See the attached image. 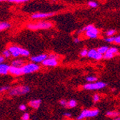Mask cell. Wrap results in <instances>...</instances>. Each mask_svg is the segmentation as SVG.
I'll list each match as a JSON object with an SVG mask.
<instances>
[{
  "instance_id": "6da1fadb",
  "label": "cell",
  "mask_w": 120,
  "mask_h": 120,
  "mask_svg": "<svg viewBox=\"0 0 120 120\" xmlns=\"http://www.w3.org/2000/svg\"><path fill=\"white\" fill-rule=\"evenodd\" d=\"M8 50H9L11 55L13 56L14 58H18L20 55L23 57H28L30 55L29 50L17 46H11L9 47Z\"/></svg>"
},
{
  "instance_id": "7a4b0ae2",
  "label": "cell",
  "mask_w": 120,
  "mask_h": 120,
  "mask_svg": "<svg viewBox=\"0 0 120 120\" xmlns=\"http://www.w3.org/2000/svg\"><path fill=\"white\" fill-rule=\"evenodd\" d=\"M52 27V23L49 21H39L34 23H29L26 27L32 30H37V29H47Z\"/></svg>"
},
{
  "instance_id": "3957f363",
  "label": "cell",
  "mask_w": 120,
  "mask_h": 120,
  "mask_svg": "<svg viewBox=\"0 0 120 120\" xmlns=\"http://www.w3.org/2000/svg\"><path fill=\"white\" fill-rule=\"evenodd\" d=\"M30 91V88L27 86H17L12 88L9 90V94L11 96H22L29 93Z\"/></svg>"
},
{
  "instance_id": "277c9868",
  "label": "cell",
  "mask_w": 120,
  "mask_h": 120,
  "mask_svg": "<svg viewBox=\"0 0 120 120\" xmlns=\"http://www.w3.org/2000/svg\"><path fill=\"white\" fill-rule=\"evenodd\" d=\"M84 31H85V35L89 38L95 39L98 37L99 30L94 26L92 25L86 26L85 27L82 28L80 30V32H84Z\"/></svg>"
},
{
  "instance_id": "5b68a950",
  "label": "cell",
  "mask_w": 120,
  "mask_h": 120,
  "mask_svg": "<svg viewBox=\"0 0 120 120\" xmlns=\"http://www.w3.org/2000/svg\"><path fill=\"white\" fill-rule=\"evenodd\" d=\"M40 68L38 64L34 63H25V65L22 68L23 74H29L37 72Z\"/></svg>"
},
{
  "instance_id": "8992f818",
  "label": "cell",
  "mask_w": 120,
  "mask_h": 120,
  "mask_svg": "<svg viewBox=\"0 0 120 120\" xmlns=\"http://www.w3.org/2000/svg\"><path fill=\"white\" fill-rule=\"evenodd\" d=\"M99 112V110L97 109H91V110H88V109L83 110L81 112V114L78 116L77 120H82V119H84V118H87V117H94L98 115Z\"/></svg>"
},
{
  "instance_id": "52a82bcc",
  "label": "cell",
  "mask_w": 120,
  "mask_h": 120,
  "mask_svg": "<svg viewBox=\"0 0 120 120\" xmlns=\"http://www.w3.org/2000/svg\"><path fill=\"white\" fill-rule=\"evenodd\" d=\"M106 86V83L101 82V81H97L94 83H89L84 86V88L86 90H98L103 88Z\"/></svg>"
},
{
  "instance_id": "ba28073f",
  "label": "cell",
  "mask_w": 120,
  "mask_h": 120,
  "mask_svg": "<svg viewBox=\"0 0 120 120\" xmlns=\"http://www.w3.org/2000/svg\"><path fill=\"white\" fill-rule=\"evenodd\" d=\"M55 14V12H37L34 14H32L31 15V17L34 20H39V19H44L47 17H52Z\"/></svg>"
},
{
  "instance_id": "9c48e42d",
  "label": "cell",
  "mask_w": 120,
  "mask_h": 120,
  "mask_svg": "<svg viewBox=\"0 0 120 120\" xmlns=\"http://www.w3.org/2000/svg\"><path fill=\"white\" fill-rule=\"evenodd\" d=\"M47 58H48L47 55L41 54V55H35V56H32L30 59H31L32 63L38 64V63H42Z\"/></svg>"
},
{
  "instance_id": "30bf717a",
  "label": "cell",
  "mask_w": 120,
  "mask_h": 120,
  "mask_svg": "<svg viewBox=\"0 0 120 120\" xmlns=\"http://www.w3.org/2000/svg\"><path fill=\"white\" fill-rule=\"evenodd\" d=\"M87 57L90 58H93L94 60H101L103 58V55L100 54L97 50L95 49H91L88 50V54H87Z\"/></svg>"
},
{
  "instance_id": "8fae6325",
  "label": "cell",
  "mask_w": 120,
  "mask_h": 120,
  "mask_svg": "<svg viewBox=\"0 0 120 120\" xmlns=\"http://www.w3.org/2000/svg\"><path fill=\"white\" fill-rule=\"evenodd\" d=\"M44 66H48V67H55L58 65V61L56 59L47 58L45 61L42 63Z\"/></svg>"
},
{
  "instance_id": "7c38bea8",
  "label": "cell",
  "mask_w": 120,
  "mask_h": 120,
  "mask_svg": "<svg viewBox=\"0 0 120 120\" xmlns=\"http://www.w3.org/2000/svg\"><path fill=\"white\" fill-rule=\"evenodd\" d=\"M117 52H118L117 48H116L114 47L110 48H109L107 52L103 55V58L104 59H111V58H112L114 57V55L115 53H116Z\"/></svg>"
},
{
  "instance_id": "4fadbf2b",
  "label": "cell",
  "mask_w": 120,
  "mask_h": 120,
  "mask_svg": "<svg viewBox=\"0 0 120 120\" xmlns=\"http://www.w3.org/2000/svg\"><path fill=\"white\" fill-rule=\"evenodd\" d=\"M9 73H11V75H13V76H19L23 74L22 68H17V67H14V66H11L9 68Z\"/></svg>"
},
{
  "instance_id": "5bb4252c",
  "label": "cell",
  "mask_w": 120,
  "mask_h": 120,
  "mask_svg": "<svg viewBox=\"0 0 120 120\" xmlns=\"http://www.w3.org/2000/svg\"><path fill=\"white\" fill-rule=\"evenodd\" d=\"M10 66L5 63L0 64V75H6L9 71Z\"/></svg>"
},
{
  "instance_id": "9a60e30c",
  "label": "cell",
  "mask_w": 120,
  "mask_h": 120,
  "mask_svg": "<svg viewBox=\"0 0 120 120\" xmlns=\"http://www.w3.org/2000/svg\"><path fill=\"white\" fill-rule=\"evenodd\" d=\"M25 65V61L21 59L14 60L11 63V66L17 67V68H22Z\"/></svg>"
},
{
  "instance_id": "2e32d148",
  "label": "cell",
  "mask_w": 120,
  "mask_h": 120,
  "mask_svg": "<svg viewBox=\"0 0 120 120\" xmlns=\"http://www.w3.org/2000/svg\"><path fill=\"white\" fill-rule=\"evenodd\" d=\"M41 104V100L39 99H35V100H32L31 101H29V107H31L33 109H38L40 107Z\"/></svg>"
},
{
  "instance_id": "e0dca14e",
  "label": "cell",
  "mask_w": 120,
  "mask_h": 120,
  "mask_svg": "<svg viewBox=\"0 0 120 120\" xmlns=\"http://www.w3.org/2000/svg\"><path fill=\"white\" fill-rule=\"evenodd\" d=\"M11 27V25L7 22H0V31L9 29Z\"/></svg>"
},
{
  "instance_id": "ac0fdd59",
  "label": "cell",
  "mask_w": 120,
  "mask_h": 120,
  "mask_svg": "<svg viewBox=\"0 0 120 120\" xmlns=\"http://www.w3.org/2000/svg\"><path fill=\"white\" fill-rule=\"evenodd\" d=\"M109 50V48L107 46H102V47H100L97 50L101 55H104L105 53H106L107 52V50Z\"/></svg>"
},
{
  "instance_id": "d6986e66",
  "label": "cell",
  "mask_w": 120,
  "mask_h": 120,
  "mask_svg": "<svg viewBox=\"0 0 120 120\" xmlns=\"http://www.w3.org/2000/svg\"><path fill=\"white\" fill-rule=\"evenodd\" d=\"M77 103L75 100H70L69 101H68V104L67 107H70V108H74L75 107H77Z\"/></svg>"
},
{
  "instance_id": "ffe728a7",
  "label": "cell",
  "mask_w": 120,
  "mask_h": 120,
  "mask_svg": "<svg viewBox=\"0 0 120 120\" xmlns=\"http://www.w3.org/2000/svg\"><path fill=\"white\" fill-rule=\"evenodd\" d=\"M107 115L111 117H115L116 118L118 116H119V113L117 112H108L107 113Z\"/></svg>"
},
{
  "instance_id": "44dd1931",
  "label": "cell",
  "mask_w": 120,
  "mask_h": 120,
  "mask_svg": "<svg viewBox=\"0 0 120 120\" xmlns=\"http://www.w3.org/2000/svg\"><path fill=\"white\" fill-rule=\"evenodd\" d=\"M86 80L89 83H94V82H96V81L97 80V78L96 76H88L86 77Z\"/></svg>"
},
{
  "instance_id": "7402d4cb",
  "label": "cell",
  "mask_w": 120,
  "mask_h": 120,
  "mask_svg": "<svg viewBox=\"0 0 120 120\" xmlns=\"http://www.w3.org/2000/svg\"><path fill=\"white\" fill-rule=\"evenodd\" d=\"M2 56L5 58H9L11 56V53L9 52V50L8 49L4 50L2 53Z\"/></svg>"
},
{
  "instance_id": "603a6c76",
  "label": "cell",
  "mask_w": 120,
  "mask_h": 120,
  "mask_svg": "<svg viewBox=\"0 0 120 120\" xmlns=\"http://www.w3.org/2000/svg\"><path fill=\"white\" fill-rule=\"evenodd\" d=\"M115 33V30L114 29H109V30H108L107 33H106V35L109 37H113V35Z\"/></svg>"
},
{
  "instance_id": "cb8c5ba5",
  "label": "cell",
  "mask_w": 120,
  "mask_h": 120,
  "mask_svg": "<svg viewBox=\"0 0 120 120\" xmlns=\"http://www.w3.org/2000/svg\"><path fill=\"white\" fill-rule=\"evenodd\" d=\"M30 115L29 113H24L22 116V120H29Z\"/></svg>"
},
{
  "instance_id": "d4e9b609",
  "label": "cell",
  "mask_w": 120,
  "mask_h": 120,
  "mask_svg": "<svg viewBox=\"0 0 120 120\" xmlns=\"http://www.w3.org/2000/svg\"><path fill=\"white\" fill-rule=\"evenodd\" d=\"M11 3H16V4H19V3H24L26 1V0H10L9 1Z\"/></svg>"
},
{
  "instance_id": "484cf974",
  "label": "cell",
  "mask_w": 120,
  "mask_h": 120,
  "mask_svg": "<svg viewBox=\"0 0 120 120\" xmlns=\"http://www.w3.org/2000/svg\"><path fill=\"white\" fill-rule=\"evenodd\" d=\"M88 5L90 7H92V8H95V7H97V6H98V4L97 3V2H89V3H88Z\"/></svg>"
},
{
  "instance_id": "4316f807",
  "label": "cell",
  "mask_w": 120,
  "mask_h": 120,
  "mask_svg": "<svg viewBox=\"0 0 120 120\" xmlns=\"http://www.w3.org/2000/svg\"><path fill=\"white\" fill-rule=\"evenodd\" d=\"M114 40H115L114 37H107L106 39H105V41L107 42H109V43H112V42H114Z\"/></svg>"
},
{
  "instance_id": "83f0119b",
  "label": "cell",
  "mask_w": 120,
  "mask_h": 120,
  "mask_svg": "<svg viewBox=\"0 0 120 120\" xmlns=\"http://www.w3.org/2000/svg\"><path fill=\"white\" fill-rule=\"evenodd\" d=\"M87 54H88V50L86 49H83L81 52H80V55L82 57H85V56H87Z\"/></svg>"
},
{
  "instance_id": "f1b7e54d",
  "label": "cell",
  "mask_w": 120,
  "mask_h": 120,
  "mask_svg": "<svg viewBox=\"0 0 120 120\" xmlns=\"http://www.w3.org/2000/svg\"><path fill=\"white\" fill-rule=\"evenodd\" d=\"M60 104L62 105L63 107H67V104H68V101L65 99H62L61 101H59Z\"/></svg>"
},
{
  "instance_id": "f546056e",
  "label": "cell",
  "mask_w": 120,
  "mask_h": 120,
  "mask_svg": "<svg viewBox=\"0 0 120 120\" xmlns=\"http://www.w3.org/2000/svg\"><path fill=\"white\" fill-rule=\"evenodd\" d=\"M9 89V86H2L0 88V92H5Z\"/></svg>"
},
{
  "instance_id": "4dcf8cb0",
  "label": "cell",
  "mask_w": 120,
  "mask_h": 120,
  "mask_svg": "<svg viewBox=\"0 0 120 120\" xmlns=\"http://www.w3.org/2000/svg\"><path fill=\"white\" fill-rule=\"evenodd\" d=\"M99 99H100V96H99V94H95V95L93 96V101H94V102H97V101H99Z\"/></svg>"
},
{
  "instance_id": "1f68e13d",
  "label": "cell",
  "mask_w": 120,
  "mask_h": 120,
  "mask_svg": "<svg viewBox=\"0 0 120 120\" xmlns=\"http://www.w3.org/2000/svg\"><path fill=\"white\" fill-rule=\"evenodd\" d=\"M19 108V109L21 111H25L26 109V105H24V104H21Z\"/></svg>"
},
{
  "instance_id": "d6a6232c",
  "label": "cell",
  "mask_w": 120,
  "mask_h": 120,
  "mask_svg": "<svg viewBox=\"0 0 120 120\" xmlns=\"http://www.w3.org/2000/svg\"><path fill=\"white\" fill-rule=\"evenodd\" d=\"M114 42L116 44H120V35H119V36H117V37H115Z\"/></svg>"
},
{
  "instance_id": "836d02e7",
  "label": "cell",
  "mask_w": 120,
  "mask_h": 120,
  "mask_svg": "<svg viewBox=\"0 0 120 120\" xmlns=\"http://www.w3.org/2000/svg\"><path fill=\"white\" fill-rule=\"evenodd\" d=\"M48 58H54V59H56V60H57V58H58V55H54V54H50V55L48 56Z\"/></svg>"
},
{
  "instance_id": "e575fe53",
  "label": "cell",
  "mask_w": 120,
  "mask_h": 120,
  "mask_svg": "<svg viewBox=\"0 0 120 120\" xmlns=\"http://www.w3.org/2000/svg\"><path fill=\"white\" fill-rule=\"evenodd\" d=\"M4 61V58L3 56H0V64L3 63Z\"/></svg>"
},
{
  "instance_id": "d590c367",
  "label": "cell",
  "mask_w": 120,
  "mask_h": 120,
  "mask_svg": "<svg viewBox=\"0 0 120 120\" xmlns=\"http://www.w3.org/2000/svg\"><path fill=\"white\" fill-rule=\"evenodd\" d=\"M74 42L75 43H79V42H80V40H79V38H77H77H74Z\"/></svg>"
},
{
  "instance_id": "8d00e7d4",
  "label": "cell",
  "mask_w": 120,
  "mask_h": 120,
  "mask_svg": "<svg viewBox=\"0 0 120 120\" xmlns=\"http://www.w3.org/2000/svg\"><path fill=\"white\" fill-rule=\"evenodd\" d=\"M64 116H67V117H69V116H71V114L69 113H66V114H64Z\"/></svg>"
},
{
  "instance_id": "74e56055",
  "label": "cell",
  "mask_w": 120,
  "mask_h": 120,
  "mask_svg": "<svg viewBox=\"0 0 120 120\" xmlns=\"http://www.w3.org/2000/svg\"><path fill=\"white\" fill-rule=\"evenodd\" d=\"M113 120H120V116H118V117H116V118L114 119Z\"/></svg>"
}]
</instances>
